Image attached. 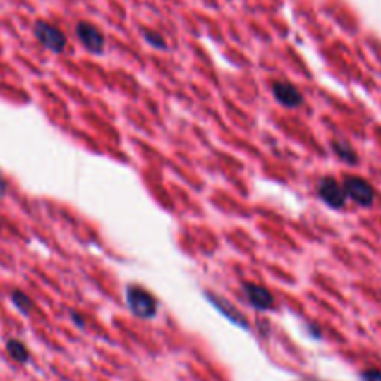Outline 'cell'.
Returning a JSON list of instances; mask_svg holds the SVG:
<instances>
[{
    "instance_id": "6da1fadb",
    "label": "cell",
    "mask_w": 381,
    "mask_h": 381,
    "mask_svg": "<svg viewBox=\"0 0 381 381\" xmlns=\"http://www.w3.org/2000/svg\"><path fill=\"white\" fill-rule=\"evenodd\" d=\"M127 305L128 309L133 310V315L138 318H152L157 315V300L152 298V294L149 290H145L143 286L131 285L127 286Z\"/></svg>"
},
{
    "instance_id": "7a4b0ae2",
    "label": "cell",
    "mask_w": 381,
    "mask_h": 381,
    "mask_svg": "<svg viewBox=\"0 0 381 381\" xmlns=\"http://www.w3.org/2000/svg\"><path fill=\"white\" fill-rule=\"evenodd\" d=\"M34 36L37 37L41 45L52 52H61L67 45L66 34L54 25H51V23H47V20H37L34 25Z\"/></svg>"
},
{
    "instance_id": "3957f363",
    "label": "cell",
    "mask_w": 381,
    "mask_h": 381,
    "mask_svg": "<svg viewBox=\"0 0 381 381\" xmlns=\"http://www.w3.org/2000/svg\"><path fill=\"white\" fill-rule=\"evenodd\" d=\"M342 188H344L346 192V198L353 199V201H356L357 205H361V207H372L374 199H376V192H374L370 184L366 183L365 179L346 177Z\"/></svg>"
},
{
    "instance_id": "277c9868",
    "label": "cell",
    "mask_w": 381,
    "mask_h": 381,
    "mask_svg": "<svg viewBox=\"0 0 381 381\" xmlns=\"http://www.w3.org/2000/svg\"><path fill=\"white\" fill-rule=\"evenodd\" d=\"M76 37L82 43V47L92 54H101L104 51V34L93 23L80 20L76 25Z\"/></svg>"
},
{
    "instance_id": "5b68a950",
    "label": "cell",
    "mask_w": 381,
    "mask_h": 381,
    "mask_svg": "<svg viewBox=\"0 0 381 381\" xmlns=\"http://www.w3.org/2000/svg\"><path fill=\"white\" fill-rule=\"evenodd\" d=\"M318 195L324 203H327L331 209H342L346 203V192L335 179L325 177L318 183Z\"/></svg>"
},
{
    "instance_id": "8992f818",
    "label": "cell",
    "mask_w": 381,
    "mask_h": 381,
    "mask_svg": "<svg viewBox=\"0 0 381 381\" xmlns=\"http://www.w3.org/2000/svg\"><path fill=\"white\" fill-rule=\"evenodd\" d=\"M272 93H274L275 101L283 104L285 108H298L303 102V95L294 84L286 80H277L272 84Z\"/></svg>"
},
{
    "instance_id": "52a82bcc",
    "label": "cell",
    "mask_w": 381,
    "mask_h": 381,
    "mask_svg": "<svg viewBox=\"0 0 381 381\" xmlns=\"http://www.w3.org/2000/svg\"><path fill=\"white\" fill-rule=\"evenodd\" d=\"M205 296H207V300H209V303L212 305L214 309H218L219 315L225 316L229 322H233L234 325H238V327H242V329H249L248 320H246L244 316L240 315L234 305H231L227 300H224L222 296L212 294V292H205Z\"/></svg>"
},
{
    "instance_id": "ba28073f",
    "label": "cell",
    "mask_w": 381,
    "mask_h": 381,
    "mask_svg": "<svg viewBox=\"0 0 381 381\" xmlns=\"http://www.w3.org/2000/svg\"><path fill=\"white\" fill-rule=\"evenodd\" d=\"M242 290H244L246 298H248V301L253 305L255 309L268 310L275 305L274 296H272V292H270L266 286L253 285V283H244V285H242Z\"/></svg>"
},
{
    "instance_id": "9c48e42d",
    "label": "cell",
    "mask_w": 381,
    "mask_h": 381,
    "mask_svg": "<svg viewBox=\"0 0 381 381\" xmlns=\"http://www.w3.org/2000/svg\"><path fill=\"white\" fill-rule=\"evenodd\" d=\"M6 350H8V353H10V357L13 361L17 363L28 361V350H26V346L23 344V342L11 339V341H8V344H6Z\"/></svg>"
},
{
    "instance_id": "30bf717a",
    "label": "cell",
    "mask_w": 381,
    "mask_h": 381,
    "mask_svg": "<svg viewBox=\"0 0 381 381\" xmlns=\"http://www.w3.org/2000/svg\"><path fill=\"white\" fill-rule=\"evenodd\" d=\"M331 145H333V151H335L337 155H339V158H342L344 162H348V164H356L357 162L356 151H353V149H351L346 142L335 140V142L331 143Z\"/></svg>"
},
{
    "instance_id": "8fae6325",
    "label": "cell",
    "mask_w": 381,
    "mask_h": 381,
    "mask_svg": "<svg viewBox=\"0 0 381 381\" xmlns=\"http://www.w3.org/2000/svg\"><path fill=\"white\" fill-rule=\"evenodd\" d=\"M11 301H13L17 309H19L20 313H25V315H28V313L34 309V301H32L25 292H20V290H13V292H11Z\"/></svg>"
},
{
    "instance_id": "7c38bea8",
    "label": "cell",
    "mask_w": 381,
    "mask_h": 381,
    "mask_svg": "<svg viewBox=\"0 0 381 381\" xmlns=\"http://www.w3.org/2000/svg\"><path fill=\"white\" fill-rule=\"evenodd\" d=\"M143 40L147 41L151 47H155V49H162V51H166V49H168V45H166V40H164V37L158 34V32L143 30Z\"/></svg>"
},
{
    "instance_id": "4fadbf2b",
    "label": "cell",
    "mask_w": 381,
    "mask_h": 381,
    "mask_svg": "<svg viewBox=\"0 0 381 381\" xmlns=\"http://www.w3.org/2000/svg\"><path fill=\"white\" fill-rule=\"evenodd\" d=\"M363 381H381V370L380 368H368L361 374Z\"/></svg>"
},
{
    "instance_id": "5bb4252c",
    "label": "cell",
    "mask_w": 381,
    "mask_h": 381,
    "mask_svg": "<svg viewBox=\"0 0 381 381\" xmlns=\"http://www.w3.org/2000/svg\"><path fill=\"white\" fill-rule=\"evenodd\" d=\"M4 192H6V181L4 177H2V173H0V198L4 195Z\"/></svg>"
},
{
    "instance_id": "9a60e30c",
    "label": "cell",
    "mask_w": 381,
    "mask_h": 381,
    "mask_svg": "<svg viewBox=\"0 0 381 381\" xmlns=\"http://www.w3.org/2000/svg\"><path fill=\"white\" fill-rule=\"evenodd\" d=\"M0 231H2V227H0Z\"/></svg>"
}]
</instances>
